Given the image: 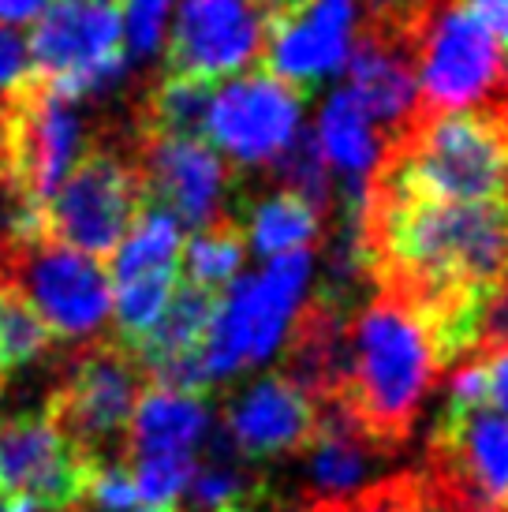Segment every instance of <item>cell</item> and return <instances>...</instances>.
I'll use <instances>...</instances> for the list:
<instances>
[{"mask_svg":"<svg viewBox=\"0 0 508 512\" xmlns=\"http://www.w3.org/2000/svg\"><path fill=\"white\" fill-rule=\"evenodd\" d=\"M359 247L378 292L415 318L508 277L505 202H419L363 187Z\"/></svg>","mask_w":508,"mask_h":512,"instance_id":"6da1fadb","label":"cell"},{"mask_svg":"<svg viewBox=\"0 0 508 512\" xmlns=\"http://www.w3.org/2000/svg\"><path fill=\"white\" fill-rule=\"evenodd\" d=\"M370 191L419 202H505L508 206V109H411L385 139Z\"/></svg>","mask_w":508,"mask_h":512,"instance_id":"7a4b0ae2","label":"cell"},{"mask_svg":"<svg viewBox=\"0 0 508 512\" xmlns=\"http://www.w3.org/2000/svg\"><path fill=\"white\" fill-rule=\"evenodd\" d=\"M434 374L419 318L400 299L378 292L352 318V382L337 412L400 453Z\"/></svg>","mask_w":508,"mask_h":512,"instance_id":"3957f363","label":"cell"},{"mask_svg":"<svg viewBox=\"0 0 508 512\" xmlns=\"http://www.w3.org/2000/svg\"><path fill=\"white\" fill-rule=\"evenodd\" d=\"M146 210L135 135H105L86 146L64 184L45 202V232L79 255H113Z\"/></svg>","mask_w":508,"mask_h":512,"instance_id":"277c9868","label":"cell"},{"mask_svg":"<svg viewBox=\"0 0 508 512\" xmlns=\"http://www.w3.org/2000/svg\"><path fill=\"white\" fill-rule=\"evenodd\" d=\"M146 385L150 378L135 352H127L120 341H94L64 359L57 385L45 400V415L83 453L116 460L105 456V449H120L124 460L127 427Z\"/></svg>","mask_w":508,"mask_h":512,"instance_id":"5b68a950","label":"cell"},{"mask_svg":"<svg viewBox=\"0 0 508 512\" xmlns=\"http://www.w3.org/2000/svg\"><path fill=\"white\" fill-rule=\"evenodd\" d=\"M423 479L441 512H508V415L490 404H445Z\"/></svg>","mask_w":508,"mask_h":512,"instance_id":"8992f818","label":"cell"},{"mask_svg":"<svg viewBox=\"0 0 508 512\" xmlns=\"http://www.w3.org/2000/svg\"><path fill=\"white\" fill-rule=\"evenodd\" d=\"M471 101L508 109V60L471 0H441L419 42L415 105L452 113Z\"/></svg>","mask_w":508,"mask_h":512,"instance_id":"52a82bcc","label":"cell"},{"mask_svg":"<svg viewBox=\"0 0 508 512\" xmlns=\"http://www.w3.org/2000/svg\"><path fill=\"white\" fill-rule=\"evenodd\" d=\"M311 273V251L273 258L258 277H240L225 288L213 318L202 363L210 382L236 374L247 363H262L277 352L284 326L296 311L303 285Z\"/></svg>","mask_w":508,"mask_h":512,"instance_id":"ba28073f","label":"cell"},{"mask_svg":"<svg viewBox=\"0 0 508 512\" xmlns=\"http://www.w3.org/2000/svg\"><path fill=\"white\" fill-rule=\"evenodd\" d=\"M0 281L27 299L53 337H90L113 307V285L98 258L49 236L0 247Z\"/></svg>","mask_w":508,"mask_h":512,"instance_id":"9c48e42d","label":"cell"},{"mask_svg":"<svg viewBox=\"0 0 508 512\" xmlns=\"http://www.w3.org/2000/svg\"><path fill=\"white\" fill-rule=\"evenodd\" d=\"M30 64L64 98L83 101L124 79L120 12L94 0H53L27 38Z\"/></svg>","mask_w":508,"mask_h":512,"instance_id":"30bf717a","label":"cell"},{"mask_svg":"<svg viewBox=\"0 0 508 512\" xmlns=\"http://www.w3.org/2000/svg\"><path fill=\"white\" fill-rule=\"evenodd\" d=\"M98 456L83 453L45 412L0 419V490L34 509L71 512L83 505Z\"/></svg>","mask_w":508,"mask_h":512,"instance_id":"8fae6325","label":"cell"},{"mask_svg":"<svg viewBox=\"0 0 508 512\" xmlns=\"http://www.w3.org/2000/svg\"><path fill=\"white\" fill-rule=\"evenodd\" d=\"M139 143V169L146 187V206L165 210L180 225L195 232L217 225L221 217H236L228 206V176L221 154L206 139H150L135 135Z\"/></svg>","mask_w":508,"mask_h":512,"instance_id":"7c38bea8","label":"cell"},{"mask_svg":"<svg viewBox=\"0 0 508 512\" xmlns=\"http://www.w3.org/2000/svg\"><path fill=\"white\" fill-rule=\"evenodd\" d=\"M352 318V292L322 285L284 337L281 378L311 400L318 415L337 412L352 382Z\"/></svg>","mask_w":508,"mask_h":512,"instance_id":"4fadbf2b","label":"cell"},{"mask_svg":"<svg viewBox=\"0 0 508 512\" xmlns=\"http://www.w3.org/2000/svg\"><path fill=\"white\" fill-rule=\"evenodd\" d=\"M299 109L303 101L288 86L266 72H251L228 83L221 94H213L206 139L213 150H221L240 165H262L292 143Z\"/></svg>","mask_w":508,"mask_h":512,"instance_id":"5bb4252c","label":"cell"},{"mask_svg":"<svg viewBox=\"0 0 508 512\" xmlns=\"http://www.w3.org/2000/svg\"><path fill=\"white\" fill-rule=\"evenodd\" d=\"M262 49V19L251 0H180L169 42V75L217 83L247 68Z\"/></svg>","mask_w":508,"mask_h":512,"instance_id":"9a60e30c","label":"cell"},{"mask_svg":"<svg viewBox=\"0 0 508 512\" xmlns=\"http://www.w3.org/2000/svg\"><path fill=\"white\" fill-rule=\"evenodd\" d=\"M355 0H311L303 12L266 34L258 72L273 75L299 101H307L318 86L337 75L352 49Z\"/></svg>","mask_w":508,"mask_h":512,"instance_id":"2e32d148","label":"cell"},{"mask_svg":"<svg viewBox=\"0 0 508 512\" xmlns=\"http://www.w3.org/2000/svg\"><path fill=\"white\" fill-rule=\"evenodd\" d=\"M221 427L243 460H273L284 453H303L311 445L318 408L281 374H273L228 404Z\"/></svg>","mask_w":508,"mask_h":512,"instance_id":"e0dca14e","label":"cell"},{"mask_svg":"<svg viewBox=\"0 0 508 512\" xmlns=\"http://www.w3.org/2000/svg\"><path fill=\"white\" fill-rule=\"evenodd\" d=\"M311 460V501L340 498V494H352L363 490L367 479L374 475L381 460H389L393 449H385L381 441H374L367 430H359L340 412H322L318 415V430H314L311 445L303 449Z\"/></svg>","mask_w":508,"mask_h":512,"instance_id":"ac0fdd59","label":"cell"},{"mask_svg":"<svg viewBox=\"0 0 508 512\" xmlns=\"http://www.w3.org/2000/svg\"><path fill=\"white\" fill-rule=\"evenodd\" d=\"M206 427H210V404L206 400L146 385L139 404H135V415H131V427H127L124 464L139 460V456L195 453Z\"/></svg>","mask_w":508,"mask_h":512,"instance_id":"d6986e66","label":"cell"},{"mask_svg":"<svg viewBox=\"0 0 508 512\" xmlns=\"http://www.w3.org/2000/svg\"><path fill=\"white\" fill-rule=\"evenodd\" d=\"M221 296H225V292H221ZM221 296H213L206 288L187 285V281L176 285L165 314L157 318V326L142 337L139 348H131L135 359L142 363V370H146V378H150V370L161 367V363H172V359L202 352L206 333H210L213 318H217V307H221Z\"/></svg>","mask_w":508,"mask_h":512,"instance_id":"ffe728a7","label":"cell"},{"mask_svg":"<svg viewBox=\"0 0 508 512\" xmlns=\"http://www.w3.org/2000/svg\"><path fill=\"white\" fill-rule=\"evenodd\" d=\"M213 86L195 75H161L135 105V135L150 139H206Z\"/></svg>","mask_w":508,"mask_h":512,"instance_id":"44dd1931","label":"cell"},{"mask_svg":"<svg viewBox=\"0 0 508 512\" xmlns=\"http://www.w3.org/2000/svg\"><path fill=\"white\" fill-rule=\"evenodd\" d=\"M236 206H240L236 214L243 217V228L254 240L258 255H296V251H311L314 243L322 240V217L314 214L303 199H296L292 191H273L254 206L236 199Z\"/></svg>","mask_w":508,"mask_h":512,"instance_id":"7402d4cb","label":"cell"},{"mask_svg":"<svg viewBox=\"0 0 508 512\" xmlns=\"http://www.w3.org/2000/svg\"><path fill=\"white\" fill-rule=\"evenodd\" d=\"M318 143L325 161H333L348 176V184H363V172L374 169L378 161V131L348 90H337L325 105Z\"/></svg>","mask_w":508,"mask_h":512,"instance_id":"603a6c76","label":"cell"},{"mask_svg":"<svg viewBox=\"0 0 508 512\" xmlns=\"http://www.w3.org/2000/svg\"><path fill=\"white\" fill-rule=\"evenodd\" d=\"M243 255H247V228L240 217H221L217 225L202 228L191 236V243L184 247V273L187 285L206 288L213 296H221L240 270Z\"/></svg>","mask_w":508,"mask_h":512,"instance_id":"cb8c5ba5","label":"cell"},{"mask_svg":"<svg viewBox=\"0 0 508 512\" xmlns=\"http://www.w3.org/2000/svg\"><path fill=\"white\" fill-rule=\"evenodd\" d=\"M273 180L281 184V191H292L296 199L307 202L318 217L337 206L329 161H325V154H322L318 131H311V128H303L299 135H292V143L273 157Z\"/></svg>","mask_w":508,"mask_h":512,"instance_id":"d4e9b609","label":"cell"},{"mask_svg":"<svg viewBox=\"0 0 508 512\" xmlns=\"http://www.w3.org/2000/svg\"><path fill=\"white\" fill-rule=\"evenodd\" d=\"M303 512H434L426 479L415 471L385 475L378 483H367L363 490L340 494V498L307 501Z\"/></svg>","mask_w":508,"mask_h":512,"instance_id":"484cf974","label":"cell"},{"mask_svg":"<svg viewBox=\"0 0 508 512\" xmlns=\"http://www.w3.org/2000/svg\"><path fill=\"white\" fill-rule=\"evenodd\" d=\"M53 333L34 314L27 299L0 281V378L15 367H27L49 352Z\"/></svg>","mask_w":508,"mask_h":512,"instance_id":"4316f807","label":"cell"},{"mask_svg":"<svg viewBox=\"0 0 508 512\" xmlns=\"http://www.w3.org/2000/svg\"><path fill=\"white\" fill-rule=\"evenodd\" d=\"M142 512H176L195 475V453H165L127 460Z\"/></svg>","mask_w":508,"mask_h":512,"instance_id":"83f0119b","label":"cell"},{"mask_svg":"<svg viewBox=\"0 0 508 512\" xmlns=\"http://www.w3.org/2000/svg\"><path fill=\"white\" fill-rule=\"evenodd\" d=\"M172 0H124V19H120V42L124 57L146 60L161 49L165 19H169Z\"/></svg>","mask_w":508,"mask_h":512,"instance_id":"f1b7e54d","label":"cell"},{"mask_svg":"<svg viewBox=\"0 0 508 512\" xmlns=\"http://www.w3.org/2000/svg\"><path fill=\"white\" fill-rule=\"evenodd\" d=\"M34 72L30 64V45L15 27L0 23V94H8L12 86H19Z\"/></svg>","mask_w":508,"mask_h":512,"instance_id":"f546056e","label":"cell"},{"mask_svg":"<svg viewBox=\"0 0 508 512\" xmlns=\"http://www.w3.org/2000/svg\"><path fill=\"white\" fill-rule=\"evenodd\" d=\"M471 8L479 12V19L490 27L501 57L508 60V0H471Z\"/></svg>","mask_w":508,"mask_h":512,"instance_id":"4dcf8cb0","label":"cell"},{"mask_svg":"<svg viewBox=\"0 0 508 512\" xmlns=\"http://www.w3.org/2000/svg\"><path fill=\"white\" fill-rule=\"evenodd\" d=\"M482 370H486V404L501 408L508 415V352L494 359H482Z\"/></svg>","mask_w":508,"mask_h":512,"instance_id":"1f68e13d","label":"cell"},{"mask_svg":"<svg viewBox=\"0 0 508 512\" xmlns=\"http://www.w3.org/2000/svg\"><path fill=\"white\" fill-rule=\"evenodd\" d=\"M49 8V0H0V23L15 27V23H30Z\"/></svg>","mask_w":508,"mask_h":512,"instance_id":"d6a6232c","label":"cell"},{"mask_svg":"<svg viewBox=\"0 0 508 512\" xmlns=\"http://www.w3.org/2000/svg\"><path fill=\"white\" fill-rule=\"evenodd\" d=\"M0 512H34V505L23 498H15V494H4L0 490Z\"/></svg>","mask_w":508,"mask_h":512,"instance_id":"836d02e7","label":"cell"},{"mask_svg":"<svg viewBox=\"0 0 508 512\" xmlns=\"http://www.w3.org/2000/svg\"><path fill=\"white\" fill-rule=\"evenodd\" d=\"M217 512H258L251 505V501H236V505H225V509H217Z\"/></svg>","mask_w":508,"mask_h":512,"instance_id":"e575fe53","label":"cell"},{"mask_svg":"<svg viewBox=\"0 0 508 512\" xmlns=\"http://www.w3.org/2000/svg\"><path fill=\"white\" fill-rule=\"evenodd\" d=\"M0 393H4V378H0Z\"/></svg>","mask_w":508,"mask_h":512,"instance_id":"d590c367","label":"cell"},{"mask_svg":"<svg viewBox=\"0 0 508 512\" xmlns=\"http://www.w3.org/2000/svg\"><path fill=\"white\" fill-rule=\"evenodd\" d=\"M0 243H4V236H0Z\"/></svg>","mask_w":508,"mask_h":512,"instance_id":"8d00e7d4","label":"cell"}]
</instances>
